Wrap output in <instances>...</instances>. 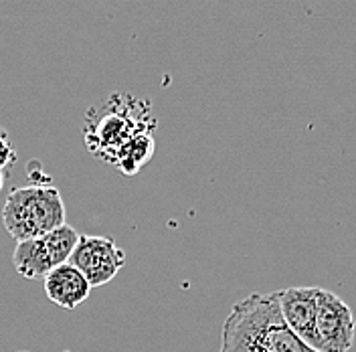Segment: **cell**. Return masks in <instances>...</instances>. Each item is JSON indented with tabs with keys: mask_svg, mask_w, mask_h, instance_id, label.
Returning <instances> with one entry per match:
<instances>
[{
	"mask_svg": "<svg viewBox=\"0 0 356 352\" xmlns=\"http://www.w3.org/2000/svg\"><path fill=\"white\" fill-rule=\"evenodd\" d=\"M221 352H318L306 346L284 320L277 291L251 294L222 324Z\"/></svg>",
	"mask_w": 356,
	"mask_h": 352,
	"instance_id": "1",
	"label": "cell"
},
{
	"mask_svg": "<svg viewBox=\"0 0 356 352\" xmlns=\"http://www.w3.org/2000/svg\"><path fill=\"white\" fill-rule=\"evenodd\" d=\"M156 120L150 104L128 93H115L88 111L86 144L95 158L111 164L113 156L140 134H152Z\"/></svg>",
	"mask_w": 356,
	"mask_h": 352,
	"instance_id": "2",
	"label": "cell"
},
{
	"mask_svg": "<svg viewBox=\"0 0 356 352\" xmlns=\"http://www.w3.org/2000/svg\"><path fill=\"white\" fill-rule=\"evenodd\" d=\"M65 202L57 186L13 189L2 209V223L15 241L43 237L65 225Z\"/></svg>",
	"mask_w": 356,
	"mask_h": 352,
	"instance_id": "3",
	"label": "cell"
},
{
	"mask_svg": "<svg viewBox=\"0 0 356 352\" xmlns=\"http://www.w3.org/2000/svg\"><path fill=\"white\" fill-rule=\"evenodd\" d=\"M79 237L81 233L65 223L43 237L19 241L13 253V265L26 280L44 278L51 269L69 262Z\"/></svg>",
	"mask_w": 356,
	"mask_h": 352,
	"instance_id": "4",
	"label": "cell"
},
{
	"mask_svg": "<svg viewBox=\"0 0 356 352\" xmlns=\"http://www.w3.org/2000/svg\"><path fill=\"white\" fill-rule=\"evenodd\" d=\"M316 332L320 352H348L355 342V314L334 291L318 287Z\"/></svg>",
	"mask_w": 356,
	"mask_h": 352,
	"instance_id": "5",
	"label": "cell"
},
{
	"mask_svg": "<svg viewBox=\"0 0 356 352\" xmlns=\"http://www.w3.org/2000/svg\"><path fill=\"white\" fill-rule=\"evenodd\" d=\"M69 264L75 265L91 287L106 286L126 265V253L110 237L81 235L75 245Z\"/></svg>",
	"mask_w": 356,
	"mask_h": 352,
	"instance_id": "6",
	"label": "cell"
},
{
	"mask_svg": "<svg viewBox=\"0 0 356 352\" xmlns=\"http://www.w3.org/2000/svg\"><path fill=\"white\" fill-rule=\"evenodd\" d=\"M316 294L318 287H288L277 291V300L289 330L312 351L320 352V340L316 332Z\"/></svg>",
	"mask_w": 356,
	"mask_h": 352,
	"instance_id": "7",
	"label": "cell"
},
{
	"mask_svg": "<svg viewBox=\"0 0 356 352\" xmlns=\"http://www.w3.org/2000/svg\"><path fill=\"white\" fill-rule=\"evenodd\" d=\"M43 280L49 302L63 310H75L91 294V284L86 280V275L69 262L51 269Z\"/></svg>",
	"mask_w": 356,
	"mask_h": 352,
	"instance_id": "8",
	"label": "cell"
},
{
	"mask_svg": "<svg viewBox=\"0 0 356 352\" xmlns=\"http://www.w3.org/2000/svg\"><path fill=\"white\" fill-rule=\"evenodd\" d=\"M154 138L152 134H140L134 140H130L124 148H120V152L113 156L111 164L124 173V175H136L142 166H146L152 156H154Z\"/></svg>",
	"mask_w": 356,
	"mask_h": 352,
	"instance_id": "9",
	"label": "cell"
},
{
	"mask_svg": "<svg viewBox=\"0 0 356 352\" xmlns=\"http://www.w3.org/2000/svg\"><path fill=\"white\" fill-rule=\"evenodd\" d=\"M13 164H17V148L8 132L0 128V173L4 175Z\"/></svg>",
	"mask_w": 356,
	"mask_h": 352,
	"instance_id": "10",
	"label": "cell"
},
{
	"mask_svg": "<svg viewBox=\"0 0 356 352\" xmlns=\"http://www.w3.org/2000/svg\"><path fill=\"white\" fill-rule=\"evenodd\" d=\"M2 186H4V175L0 173V191H2Z\"/></svg>",
	"mask_w": 356,
	"mask_h": 352,
	"instance_id": "11",
	"label": "cell"
},
{
	"mask_svg": "<svg viewBox=\"0 0 356 352\" xmlns=\"http://www.w3.org/2000/svg\"><path fill=\"white\" fill-rule=\"evenodd\" d=\"M21 352H24V351H21Z\"/></svg>",
	"mask_w": 356,
	"mask_h": 352,
	"instance_id": "12",
	"label": "cell"
}]
</instances>
